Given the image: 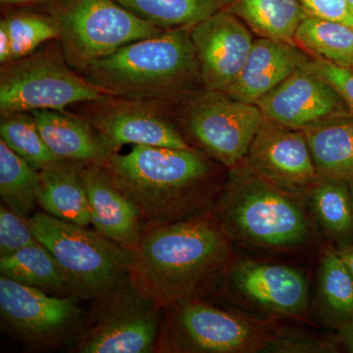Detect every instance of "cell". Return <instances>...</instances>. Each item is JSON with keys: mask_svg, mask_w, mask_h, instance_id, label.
<instances>
[{"mask_svg": "<svg viewBox=\"0 0 353 353\" xmlns=\"http://www.w3.org/2000/svg\"><path fill=\"white\" fill-rule=\"evenodd\" d=\"M130 283L159 307L199 299L231 257L230 236L212 211L146 225Z\"/></svg>", "mask_w": 353, "mask_h": 353, "instance_id": "obj_1", "label": "cell"}, {"mask_svg": "<svg viewBox=\"0 0 353 353\" xmlns=\"http://www.w3.org/2000/svg\"><path fill=\"white\" fill-rule=\"evenodd\" d=\"M102 166L137 204L145 226L185 219L214 208V165L196 148L132 145L131 152H115Z\"/></svg>", "mask_w": 353, "mask_h": 353, "instance_id": "obj_2", "label": "cell"}, {"mask_svg": "<svg viewBox=\"0 0 353 353\" xmlns=\"http://www.w3.org/2000/svg\"><path fill=\"white\" fill-rule=\"evenodd\" d=\"M83 76L109 97L152 104L189 97L202 83L188 28L127 44L90 65Z\"/></svg>", "mask_w": 353, "mask_h": 353, "instance_id": "obj_3", "label": "cell"}, {"mask_svg": "<svg viewBox=\"0 0 353 353\" xmlns=\"http://www.w3.org/2000/svg\"><path fill=\"white\" fill-rule=\"evenodd\" d=\"M212 212L229 236L254 245L296 248L308 240L307 218L296 194L260 178L243 163L232 169Z\"/></svg>", "mask_w": 353, "mask_h": 353, "instance_id": "obj_4", "label": "cell"}, {"mask_svg": "<svg viewBox=\"0 0 353 353\" xmlns=\"http://www.w3.org/2000/svg\"><path fill=\"white\" fill-rule=\"evenodd\" d=\"M29 222L37 240L57 259L76 299L94 301L129 282L134 250L43 211L32 213Z\"/></svg>", "mask_w": 353, "mask_h": 353, "instance_id": "obj_5", "label": "cell"}, {"mask_svg": "<svg viewBox=\"0 0 353 353\" xmlns=\"http://www.w3.org/2000/svg\"><path fill=\"white\" fill-rule=\"evenodd\" d=\"M46 3L48 14L59 28L65 60L81 73L127 44L167 31L141 19L117 0H50Z\"/></svg>", "mask_w": 353, "mask_h": 353, "instance_id": "obj_6", "label": "cell"}, {"mask_svg": "<svg viewBox=\"0 0 353 353\" xmlns=\"http://www.w3.org/2000/svg\"><path fill=\"white\" fill-rule=\"evenodd\" d=\"M273 341L256 323L194 299L162 308L154 352H259Z\"/></svg>", "mask_w": 353, "mask_h": 353, "instance_id": "obj_7", "label": "cell"}, {"mask_svg": "<svg viewBox=\"0 0 353 353\" xmlns=\"http://www.w3.org/2000/svg\"><path fill=\"white\" fill-rule=\"evenodd\" d=\"M105 92L77 73L62 51L41 50L2 65L0 112L65 111L76 103L99 101Z\"/></svg>", "mask_w": 353, "mask_h": 353, "instance_id": "obj_8", "label": "cell"}, {"mask_svg": "<svg viewBox=\"0 0 353 353\" xmlns=\"http://www.w3.org/2000/svg\"><path fill=\"white\" fill-rule=\"evenodd\" d=\"M162 308L131 283L94 299L85 326L70 352H154Z\"/></svg>", "mask_w": 353, "mask_h": 353, "instance_id": "obj_9", "label": "cell"}, {"mask_svg": "<svg viewBox=\"0 0 353 353\" xmlns=\"http://www.w3.org/2000/svg\"><path fill=\"white\" fill-rule=\"evenodd\" d=\"M76 297L57 296L0 277L2 329L32 350H51L81 334L88 315Z\"/></svg>", "mask_w": 353, "mask_h": 353, "instance_id": "obj_10", "label": "cell"}, {"mask_svg": "<svg viewBox=\"0 0 353 353\" xmlns=\"http://www.w3.org/2000/svg\"><path fill=\"white\" fill-rule=\"evenodd\" d=\"M263 120L256 104L206 88L190 94L182 122L202 152L232 170L245 161Z\"/></svg>", "mask_w": 353, "mask_h": 353, "instance_id": "obj_11", "label": "cell"}, {"mask_svg": "<svg viewBox=\"0 0 353 353\" xmlns=\"http://www.w3.org/2000/svg\"><path fill=\"white\" fill-rule=\"evenodd\" d=\"M243 164L260 178L294 194L308 190L318 179L303 130L265 118Z\"/></svg>", "mask_w": 353, "mask_h": 353, "instance_id": "obj_12", "label": "cell"}, {"mask_svg": "<svg viewBox=\"0 0 353 353\" xmlns=\"http://www.w3.org/2000/svg\"><path fill=\"white\" fill-rule=\"evenodd\" d=\"M92 103L85 118L115 152L125 145L179 150L194 148L178 128L158 112L155 104L115 97H105Z\"/></svg>", "mask_w": 353, "mask_h": 353, "instance_id": "obj_13", "label": "cell"}, {"mask_svg": "<svg viewBox=\"0 0 353 353\" xmlns=\"http://www.w3.org/2000/svg\"><path fill=\"white\" fill-rule=\"evenodd\" d=\"M190 34L202 83L208 90L226 92L252 50L254 41L250 28L233 14L219 10L192 26Z\"/></svg>", "mask_w": 353, "mask_h": 353, "instance_id": "obj_14", "label": "cell"}, {"mask_svg": "<svg viewBox=\"0 0 353 353\" xmlns=\"http://www.w3.org/2000/svg\"><path fill=\"white\" fill-rule=\"evenodd\" d=\"M255 104L265 119L297 130L350 110L328 82L304 66Z\"/></svg>", "mask_w": 353, "mask_h": 353, "instance_id": "obj_15", "label": "cell"}, {"mask_svg": "<svg viewBox=\"0 0 353 353\" xmlns=\"http://www.w3.org/2000/svg\"><path fill=\"white\" fill-rule=\"evenodd\" d=\"M90 221L95 231L134 250L145 221L137 204L113 183L101 165H82Z\"/></svg>", "mask_w": 353, "mask_h": 353, "instance_id": "obj_16", "label": "cell"}, {"mask_svg": "<svg viewBox=\"0 0 353 353\" xmlns=\"http://www.w3.org/2000/svg\"><path fill=\"white\" fill-rule=\"evenodd\" d=\"M230 280L246 299L272 311L297 315L307 306V281L287 265L241 262L231 269Z\"/></svg>", "mask_w": 353, "mask_h": 353, "instance_id": "obj_17", "label": "cell"}, {"mask_svg": "<svg viewBox=\"0 0 353 353\" xmlns=\"http://www.w3.org/2000/svg\"><path fill=\"white\" fill-rule=\"evenodd\" d=\"M312 57L292 41L259 38L253 41L240 75L225 94L255 104Z\"/></svg>", "mask_w": 353, "mask_h": 353, "instance_id": "obj_18", "label": "cell"}, {"mask_svg": "<svg viewBox=\"0 0 353 353\" xmlns=\"http://www.w3.org/2000/svg\"><path fill=\"white\" fill-rule=\"evenodd\" d=\"M31 113L46 145L59 159L102 166L115 153L85 118L50 109Z\"/></svg>", "mask_w": 353, "mask_h": 353, "instance_id": "obj_19", "label": "cell"}, {"mask_svg": "<svg viewBox=\"0 0 353 353\" xmlns=\"http://www.w3.org/2000/svg\"><path fill=\"white\" fill-rule=\"evenodd\" d=\"M80 162L59 159L39 170L37 205L57 219L88 227L92 224Z\"/></svg>", "mask_w": 353, "mask_h": 353, "instance_id": "obj_20", "label": "cell"}, {"mask_svg": "<svg viewBox=\"0 0 353 353\" xmlns=\"http://www.w3.org/2000/svg\"><path fill=\"white\" fill-rule=\"evenodd\" d=\"M318 176L353 178V112L334 113L303 130Z\"/></svg>", "mask_w": 353, "mask_h": 353, "instance_id": "obj_21", "label": "cell"}, {"mask_svg": "<svg viewBox=\"0 0 353 353\" xmlns=\"http://www.w3.org/2000/svg\"><path fill=\"white\" fill-rule=\"evenodd\" d=\"M221 10L233 14L260 38L292 43L309 16L299 0H221Z\"/></svg>", "mask_w": 353, "mask_h": 353, "instance_id": "obj_22", "label": "cell"}, {"mask_svg": "<svg viewBox=\"0 0 353 353\" xmlns=\"http://www.w3.org/2000/svg\"><path fill=\"white\" fill-rule=\"evenodd\" d=\"M0 273L50 294L74 297L57 259L39 241L6 256H0Z\"/></svg>", "mask_w": 353, "mask_h": 353, "instance_id": "obj_23", "label": "cell"}, {"mask_svg": "<svg viewBox=\"0 0 353 353\" xmlns=\"http://www.w3.org/2000/svg\"><path fill=\"white\" fill-rule=\"evenodd\" d=\"M308 190L313 212L325 232L343 246L350 245L353 208L348 181L318 176Z\"/></svg>", "mask_w": 353, "mask_h": 353, "instance_id": "obj_24", "label": "cell"}, {"mask_svg": "<svg viewBox=\"0 0 353 353\" xmlns=\"http://www.w3.org/2000/svg\"><path fill=\"white\" fill-rule=\"evenodd\" d=\"M294 41L310 57L353 69V26L308 16Z\"/></svg>", "mask_w": 353, "mask_h": 353, "instance_id": "obj_25", "label": "cell"}, {"mask_svg": "<svg viewBox=\"0 0 353 353\" xmlns=\"http://www.w3.org/2000/svg\"><path fill=\"white\" fill-rule=\"evenodd\" d=\"M41 185L38 169L32 167L0 139V196L18 214L30 217L37 205Z\"/></svg>", "mask_w": 353, "mask_h": 353, "instance_id": "obj_26", "label": "cell"}, {"mask_svg": "<svg viewBox=\"0 0 353 353\" xmlns=\"http://www.w3.org/2000/svg\"><path fill=\"white\" fill-rule=\"evenodd\" d=\"M141 19L163 30L190 29L221 10V0H117Z\"/></svg>", "mask_w": 353, "mask_h": 353, "instance_id": "obj_27", "label": "cell"}, {"mask_svg": "<svg viewBox=\"0 0 353 353\" xmlns=\"http://www.w3.org/2000/svg\"><path fill=\"white\" fill-rule=\"evenodd\" d=\"M0 139L38 170L59 160L51 152L31 112L1 115Z\"/></svg>", "mask_w": 353, "mask_h": 353, "instance_id": "obj_28", "label": "cell"}, {"mask_svg": "<svg viewBox=\"0 0 353 353\" xmlns=\"http://www.w3.org/2000/svg\"><path fill=\"white\" fill-rule=\"evenodd\" d=\"M10 34L13 61L32 54L41 44L59 39V28L50 14L17 11L2 18Z\"/></svg>", "mask_w": 353, "mask_h": 353, "instance_id": "obj_29", "label": "cell"}, {"mask_svg": "<svg viewBox=\"0 0 353 353\" xmlns=\"http://www.w3.org/2000/svg\"><path fill=\"white\" fill-rule=\"evenodd\" d=\"M320 287L330 310L345 321L353 315V278L338 252L325 255Z\"/></svg>", "mask_w": 353, "mask_h": 353, "instance_id": "obj_30", "label": "cell"}, {"mask_svg": "<svg viewBox=\"0 0 353 353\" xmlns=\"http://www.w3.org/2000/svg\"><path fill=\"white\" fill-rule=\"evenodd\" d=\"M29 217L18 214L3 202L0 204V256H6L36 243Z\"/></svg>", "mask_w": 353, "mask_h": 353, "instance_id": "obj_31", "label": "cell"}, {"mask_svg": "<svg viewBox=\"0 0 353 353\" xmlns=\"http://www.w3.org/2000/svg\"><path fill=\"white\" fill-rule=\"evenodd\" d=\"M304 67L328 82L353 112V69L315 57L311 58Z\"/></svg>", "mask_w": 353, "mask_h": 353, "instance_id": "obj_32", "label": "cell"}, {"mask_svg": "<svg viewBox=\"0 0 353 353\" xmlns=\"http://www.w3.org/2000/svg\"><path fill=\"white\" fill-rule=\"evenodd\" d=\"M309 16L353 26V12L347 0H299Z\"/></svg>", "mask_w": 353, "mask_h": 353, "instance_id": "obj_33", "label": "cell"}, {"mask_svg": "<svg viewBox=\"0 0 353 353\" xmlns=\"http://www.w3.org/2000/svg\"><path fill=\"white\" fill-rule=\"evenodd\" d=\"M11 61H13L12 41L6 26L0 21V62L3 65Z\"/></svg>", "mask_w": 353, "mask_h": 353, "instance_id": "obj_34", "label": "cell"}, {"mask_svg": "<svg viewBox=\"0 0 353 353\" xmlns=\"http://www.w3.org/2000/svg\"><path fill=\"white\" fill-rule=\"evenodd\" d=\"M341 336L347 350L353 352V315L343 322Z\"/></svg>", "mask_w": 353, "mask_h": 353, "instance_id": "obj_35", "label": "cell"}, {"mask_svg": "<svg viewBox=\"0 0 353 353\" xmlns=\"http://www.w3.org/2000/svg\"><path fill=\"white\" fill-rule=\"evenodd\" d=\"M339 254L341 255V259L343 260L345 264L347 265L348 271L350 272L353 278V245L343 246V248L338 252Z\"/></svg>", "mask_w": 353, "mask_h": 353, "instance_id": "obj_36", "label": "cell"}, {"mask_svg": "<svg viewBox=\"0 0 353 353\" xmlns=\"http://www.w3.org/2000/svg\"><path fill=\"white\" fill-rule=\"evenodd\" d=\"M3 6H26L37 3H46L50 0H0Z\"/></svg>", "mask_w": 353, "mask_h": 353, "instance_id": "obj_37", "label": "cell"}, {"mask_svg": "<svg viewBox=\"0 0 353 353\" xmlns=\"http://www.w3.org/2000/svg\"><path fill=\"white\" fill-rule=\"evenodd\" d=\"M348 185H350V196H352V208H353V178L348 180Z\"/></svg>", "mask_w": 353, "mask_h": 353, "instance_id": "obj_38", "label": "cell"}, {"mask_svg": "<svg viewBox=\"0 0 353 353\" xmlns=\"http://www.w3.org/2000/svg\"><path fill=\"white\" fill-rule=\"evenodd\" d=\"M348 4H350V8H352L353 12V0H347Z\"/></svg>", "mask_w": 353, "mask_h": 353, "instance_id": "obj_39", "label": "cell"}]
</instances>
